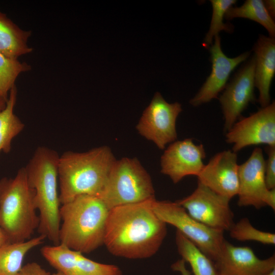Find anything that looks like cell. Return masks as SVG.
<instances>
[{"label":"cell","mask_w":275,"mask_h":275,"mask_svg":"<svg viewBox=\"0 0 275 275\" xmlns=\"http://www.w3.org/2000/svg\"><path fill=\"white\" fill-rule=\"evenodd\" d=\"M152 209L166 224L177 229L213 262L217 259L225 240L224 232L209 227L190 216L176 202L154 200Z\"/></svg>","instance_id":"52a82bcc"},{"label":"cell","mask_w":275,"mask_h":275,"mask_svg":"<svg viewBox=\"0 0 275 275\" xmlns=\"http://www.w3.org/2000/svg\"><path fill=\"white\" fill-rule=\"evenodd\" d=\"M265 163V180L268 189L275 188V146H267Z\"/></svg>","instance_id":"4316f807"},{"label":"cell","mask_w":275,"mask_h":275,"mask_svg":"<svg viewBox=\"0 0 275 275\" xmlns=\"http://www.w3.org/2000/svg\"><path fill=\"white\" fill-rule=\"evenodd\" d=\"M226 141L237 152L248 146H275V103L261 107L247 117L239 118L226 132Z\"/></svg>","instance_id":"30bf717a"},{"label":"cell","mask_w":275,"mask_h":275,"mask_svg":"<svg viewBox=\"0 0 275 275\" xmlns=\"http://www.w3.org/2000/svg\"><path fill=\"white\" fill-rule=\"evenodd\" d=\"M235 18L248 19L258 22L267 30L269 37L274 38L275 23L267 12L263 1L246 0L239 7L232 6L226 12L225 18L231 20Z\"/></svg>","instance_id":"603a6c76"},{"label":"cell","mask_w":275,"mask_h":275,"mask_svg":"<svg viewBox=\"0 0 275 275\" xmlns=\"http://www.w3.org/2000/svg\"><path fill=\"white\" fill-rule=\"evenodd\" d=\"M228 231L230 237L238 241H253L267 245L275 244L274 233L257 229L246 217L234 223Z\"/></svg>","instance_id":"484cf974"},{"label":"cell","mask_w":275,"mask_h":275,"mask_svg":"<svg viewBox=\"0 0 275 275\" xmlns=\"http://www.w3.org/2000/svg\"><path fill=\"white\" fill-rule=\"evenodd\" d=\"M51 275H64V274L60 271H57L56 272H54L51 274Z\"/></svg>","instance_id":"e575fe53"},{"label":"cell","mask_w":275,"mask_h":275,"mask_svg":"<svg viewBox=\"0 0 275 275\" xmlns=\"http://www.w3.org/2000/svg\"><path fill=\"white\" fill-rule=\"evenodd\" d=\"M36 262H30L24 265L16 275H51Z\"/></svg>","instance_id":"83f0119b"},{"label":"cell","mask_w":275,"mask_h":275,"mask_svg":"<svg viewBox=\"0 0 275 275\" xmlns=\"http://www.w3.org/2000/svg\"><path fill=\"white\" fill-rule=\"evenodd\" d=\"M98 197L109 209L155 198L151 177L135 157L115 160Z\"/></svg>","instance_id":"8992f818"},{"label":"cell","mask_w":275,"mask_h":275,"mask_svg":"<svg viewBox=\"0 0 275 275\" xmlns=\"http://www.w3.org/2000/svg\"><path fill=\"white\" fill-rule=\"evenodd\" d=\"M31 31L21 29L6 14L0 11V52L11 59H18L32 52L28 44Z\"/></svg>","instance_id":"d6986e66"},{"label":"cell","mask_w":275,"mask_h":275,"mask_svg":"<svg viewBox=\"0 0 275 275\" xmlns=\"http://www.w3.org/2000/svg\"><path fill=\"white\" fill-rule=\"evenodd\" d=\"M8 242L3 230L0 227V246Z\"/></svg>","instance_id":"1f68e13d"},{"label":"cell","mask_w":275,"mask_h":275,"mask_svg":"<svg viewBox=\"0 0 275 275\" xmlns=\"http://www.w3.org/2000/svg\"><path fill=\"white\" fill-rule=\"evenodd\" d=\"M265 163L263 151L255 148L249 158L238 166L239 189L237 204L260 209L265 206L269 191L265 180Z\"/></svg>","instance_id":"e0dca14e"},{"label":"cell","mask_w":275,"mask_h":275,"mask_svg":"<svg viewBox=\"0 0 275 275\" xmlns=\"http://www.w3.org/2000/svg\"><path fill=\"white\" fill-rule=\"evenodd\" d=\"M209 49L212 63L211 71L199 91L189 101L190 104L194 106L217 98L227 85L232 72L240 64L245 61L251 54L250 51H246L234 58L228 57L222 49L219 35L215 36L214 42Z\"/></svg>","instance_id":"4fadbf2b"},{"label":"cell","mask_w":275,"mask_h":275,"mask_svg":"<svg viewBox=\"0 0 275 275\" xmlns=\"http://www.w3.org/2000/svg\"><path fill=\"white\" fill-rule=\"evenodd\" d=\"M185 264V262L181 259L173 263L171 268L174 271L179 272L181 275H191V272L186 268Z\"/></svg>","instance_id":"f1b7e54d"},{"label":"cell","mask_w":275,"mask_h":275,"mask_svg":"<svg viewBox=\"0 0 275 275\" xmlns=\"http://www.w3.org/2000/svg\"><path fill=\"white\" fill-rule=\"evenodd\" d=\"M41 253L52 267L64 275H123L118 266L94 261L61 244L45 245Z\"/></svg>","instance_id":"5bb4252c"},{"label":"cell","mask_w":275,"mask_h":275,"mask_svg":"<svg viewBox=\"0 0 275 275\" xmlns=\"http://www.w3.org/2000/svg\"><path fill=\"white\" fill-rule=\"evenodd\" d=\"M45 239L39 235L24 242H7L0 246V275H16L23 266L26 254Z\"/></svg>","instance_id":"ffe728a7"},{"label":"cell","mask_w":275,"mask_h":275,"mask_svg":"<svg viewBox=\"0 0 275 275\" xmlns=\"http://www.w3.org/2000/svg\"><path fill=\"white\" fill-rule=\"evenodd\" d=\"M230 201L198 182L190 195L176 202L196 220L224 232L229 231L234 223Z\"/></svg>","instance_id":"9c48e42d"},{"label":"cell","mask_w":275,"mask_h":275,"mask_svg":"<svg viewBox=\"0 0 275 275\" xmlns=\"http://www.w3.org/2000/svg\"><path fill=\"white\" fill-rule=\"evenodd\" d=\"M175 242L181 259L189 264L194 275H218L214 262L178 231Z\"/></svg>","instance_id":"7402d4cb"},{"label":"cell","mask_w":275,"mask_h":275,"mask_svg":"<svg viewBox=\"0 0 275 275\" xmlns=\"http://www.w3.org/2000/svg\"><path fill=\"white\" fill-rule=\"evenodd\" d=\"M263 2L268 14L274 20L275 17V1L274 0H265Z\"/></svg>","instance_id":"4dcf8cb0"},{"label":"cell","mask_w":275,"mask_h":275,"mask_svg":"<svg viewBox=\"0 0 275 275\" xmlns=\"http://www.w3.org/2000/svg\"><path fill=\"white\" fill-rule=\"evenodd\" d=\"M206 152L202 144H195L191 139L172 143L160 158V172L175 184L186 176H198L204 166Z\"/></svg>","instance_id":"7c38bea8"},{"label":"cell","mask_w":275,"mask_h":275,"mask_svg":"<svg viewBox=\"0 0 275 275\" xmlns=\"http://www.w3.org/2000/svg\"><path fill=\"white\" fill-rule=\"evenodd\" d=\"M255 68L253 56L238 70L219 98L225 133L240 118L249 103L255 100Z\"/></svg>","instance_id":"8fae6325"},{"label":"cell","mask_w":275,"mask_h":275,"mask_svg":"<svg viewBox=\"0 0 275 275\" xmlns=\"http://www.w3.org/2000/svg\"><path fill=\"white\" fill-rule=\"evenodd\" d=\"M182 111L180 103H168L160 93L156 92L144 111L136 129L160 150H164L168 144L177 139L176 123Z\"/></svg>","instance_id":"ba28073f"},{"label":"cell","mask_w":275,"mask_h":275,"mask_svg":"<svg viewBox=\"0 0 275 275\" xmlns=\"http://www.w3.org/2000/svg\"><path fill=\"white\" fill-rule=\"evenodd\" d=\"M17 95L14 86L9 92L5 108L0 111V152L9 153L12 140L24 128V124L14 113Z\"/></svg>","instance_id":"44dd1931"},{"label":"cell","mask_w":275,"mask_h":275,"mask_svg":"<svg viewBox=\"0 0 275 275\" xmlns=\"http://www.w3.org/2000/svg\"><path fill=\"white\" fill-rule=\"evenodd\" d=\"M110 209L97 196L81 195L61 205L60 244L82 254L103 244Z\"/></svg>","instance_id":"3957f363"},{"label":"cell","mask_w":275,"mask_h":275,"mask_svg":"<svg viewBox=\"0 0 275 275\" xmlns=\"http://www.w3.org/2000/svg\"><path fill=\"white\" fill-rule=\"evenodd\" d=\"M264 275H275V268L266 273Z\"/></svg>","instance_id":"836d02e7"},{"label":"cell","mask_w":275,"mask_h":275,"mask_svg":"<svg viewBox=\"0 0 275 275\" xmlns=\"http://www.w3.org/2000/svg\"><path fill=\"white\" fill-rule=\"evenodd\" d=\"M155 199L110 209L103 244L112 255L130 259L155 255L167 233V224L155 213Z\"/></svg>","instance_id":"6da1fadb"},{"label":"cell","mask_w":275,"mask_h":275,"mask_svg":"<svg viewBox=\"0 0 275 275\" xmlns=\"http://www.w3.org/2000/svg\"><path fill=\"white\" fill-rule=\"evenodd\" d=\"M253 50L255 59V85L261 107L270 103V89L275 74V39L260 35Z\"/></svg>","instance_id":"ac0fdd59"},{"label":"cell","mask_w":275,"mask_h":275,"mask_svg":"<svg viewBox=\"0 0 275 275\" xmlns=\"http://www.w3.org/2000/svg\"><path fill=\"white\" fill-rule=\"evenodd\" d=\"M116 160L107 146L84 152L69 151L63 153L58 163L61 205L81 195L98 197Z\"/></svg>","instance_id":"7a4b0ae2"},{"label":"cell","mask_w":275,"mask_h":275,"mask_svg":"<svg viewBox=\"0 0 275 275\" xmlns=\"http://www.w3.org/2000/svg\"><path fill=\"white\" fill-rule=\"evenodd\" d=\"M218 275H264L275 268L274 255L260 259L249 246H237L224 240L214 261Z\"/></svg>","instance_id":"2e32d148"},{"label":"cell","mask_w":275,"mask_h":275,"mask_svg":"<svg viewBox=\"0 0 275 275\" xmlns=\"http://www.w3.org/2000/svg\"><path fill=\"white\" fill-rule=\"evenodd\" d=\"M237 155L232 150L215 154L197 176L198 182L215 193L231 200L239 189Z\"/></svg>","instance_id":"9a60e30c"},{"label":"cell","mask_w":275,"mask_h":275,"mask_svg":"<svg viewBox=\"0 0 275 275\" xmlns=\"http://www.w3.org/2000/svg\"><path fill=\"white\" fill-rule=\"evenodd\" d=\"M37 210L35 190L29 183L24 167L14 177L0 179V227L8 242L32 238L39 224Z\"/></svg>","instance_id":"5b68a950"},{"label":"cell","mask_w":275,"mask_h":275,"mask_svg":"<svg viewBox=\"0 0 275 275\" xmlns=\"http://www.w3.org/2000/svg\"><path fill=\"white\" fill-rule=\"evenodd\" d=\"M265 206L275 210V188L269 189L265 200Z\"/></svg>","instance_id":"f546056e"},{"label":"cell","mask_w":275,"mask_h":275,"mask_svg":"<svg viewBox=\"0 0 275 275\" xmlns=\"http://www.w3.org/2000/svg\"><path fill=\"white\" fill-rule=\"evenodd\" d=\"M212 8V14L210 27L206 34L202 45L204 48H209L213 43L215 36L221 31L232 33L233 31L232 24L224 23V19L227 10L233 5L236 0H210Z\"/></svg>","instance_id":"cb8c5ba5"},{"label":"cell","mask_w":275,"mask_h":275,"mask_svg":"<svg viewBox=\"0 0 275 275\" xmlns=\"http://www.w3.org/2000/svg\"><path fill=\"white\" fill-rule=\"evenodd\" d=\"M60 156L54 150L39 146L24 167L30 186L35 190V204L39 212L38 231L53 245L60 244L61 204L58 190Z\"/></svg>","instance_id":"277c9868"},{"label":"cell","mask_w":275,"mask_h":275,"mask_svg":"<svg viewBox=\"0 0 275 275\" xmlns=\"http://www.w3.org/2000/svg\"><path fill=\"white\" fill-rule=\"evenodd\" d=\"M31 70V66L18 59L9 58L0 52V96L6 99L19 75Z\"/></svg>","instance_id":"d4e9b609"},{"label":"cell","mask_w":275,"mask_h":275,"mask_svg":"<svg viewBox=\"0 0 275 275\" xmlns=\"http://www.w3.org/2000/svg\"><path fill=\"white\" fill-rule=\"evenodd\" d=\"M7 100L8 99L0 96V111L5 108Z\"/></svg>","instance_id":"d6a6232c"}]
</instances>
